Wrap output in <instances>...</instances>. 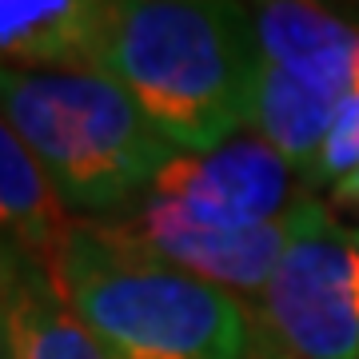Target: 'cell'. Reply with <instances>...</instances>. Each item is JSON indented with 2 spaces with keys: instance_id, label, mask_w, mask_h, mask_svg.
Listing matches in <instances>:
<instances>
[{
  "instance_id": "ba28073f",
  "label": "cell",
  "mask_w": 359,
  "mask_h": 359,
  "mask_svg": "<svg viewBox=\"0 0 359 359\" xmlns=\"http://www.w3.org/2000/svg\"><path fill=\"white\" fill-rule=\"evenodd\" d=\"M120 0H0L4 68H100Z\"/></svg>"
},
{
  "instance_id": "6da1fadb",
  "label": "cell",
  "mask_w": 359,
  "mask_h": 359,
  "mask_svg": "<svg viewBox=\"0 0 359 359\" xmlns=\"http://www.w3.org/2000/svg\"><path fill=\"white\" fill-rule=\"evenodd\" d=\"M292 164L256 132L212 152H176L112 224L168 264L256 299L292 236Z\"/></svg>"
},
{
  "instance_id": "8992f818",
  "label": "cell",
  "mask_w": 359,
  "mask_h": 359,
  "mask_svg": "<svg viewBox=\"0 0 359 359\" xmlns=\"http://www.w3.org/2000/svg\"><path fill=\"white\" fill-rule=\"evenodd\" d=\"M264 60L344 100L359 92V16L332 0H248Z\"/></svg>"
},
{
  "instance_id": "3957f363",
  "label": "cell",
  "mask_w": 359,
  "mask_h": 359,
  "mask_svg": "<svg viewBox=\"0 0 359 359\" xmlns=\"http://www.w3.org/2000/svg\"><path fill=\"white\" fill-rule=\"evenodd\" d=\"M56 283L108 359H252V304L104 219H76Z\"/></svg>"
},
{
  "instance_id": "9c48e42d",
  "label": "cell",
  "mask_w": 359,
  "mask_h": 359,
  "mask_svg": "<svg viewBox=\"0 0 359 359\" xmlns=\"http://www.w3.org/2000/svg\"><path fill=\"white\" fill-rule=\"evenodd\" d=\"M0 219H4V244L48 268H56L76 228L48 172L8 124L0 132Z\"/></svg>"
},
{
  "instance_id": "5bb4252c",
  "label": "cell",
  "mask_w": 359,
  "mask_h": 359,
  "mask_svg": "<svg viewBox=\"0 0 359 359\" xmlns=\"http://www.w3.org/2000/svg\"><path fill=\"white\" fill-rule=\"evenodd\" d=\"M355 248H359V228H355Z\"/></svg>"
},
{
  "instance_id": "277c9868",
  "label": "cell",
  "mask_w": 359,
  "mask_h": 359,
  "mask_svg": "<svg viewBox=\"0 0 359 359\" xmlns=\"http://www.w3.org/2000/svg\"><path fill=\"white\" fill-rule=\"evenodd\" d=\"M0 104L65 208L88 219L124 212L180 152L100 68H4Z\"/></svg>"
},
{
  "instance_id": "7c38bea8",
  "label": "cell",
  "mask_w": 359,
  "mask_h": 359,
  "mask_svg": "<svg viewBox=\"0 0 359 359\" xmlns=\"http://www.w3.org/2000/svg\"><path fill=\"white\" fill-rule=\"evenodd\" d=\"M332 208H339V212H359V172L332 188Z\"/></svg>"
},
{
  "instance_id": "52a82bcc",
  "label": "cell",
  "mask_w": 359,
  "mask_h": 359,
  "mask_svg": "<svg viewBox=\"0 0 359 359\" xmlns=\"http://www.w3.org/2000/svg\"><path fill=\"white\" fill-rule=\"evenodd\" d=\"M0 347L4 359H108L60 292L56 271L8 244L0 268Z\"/></svg>"
},
{
  "instance_id": "4fadbf2b",
  "label": "cell",
  "mask_w": 359,
  "mask_h": 359,
  "mask_svg": "<svg viewBox=\"0 0 359 359\" xmlns=\"http://www.w3.org/2000/svg\"><path fill=\"white\" fill-rule=\"evenodd\" d=\"M332 4H335V0H332ZM344 4H359V0H344Z\"/></svg>"
},
{
  "instance_id": "5b68a950",
  "label": "cell",
  "mask_w": 359,
  "mask_h": 359,
  "mask_svg": "<svg viewBox=\"0 0 359 359\" xmlns=\"http://www.w3.org/2000/svg\"><path fill=\"white\" fill-rule=\"evenodd\" d=\"M252 359H359V248L355 228L299 196L292 236L268 287L252 299Z\"/></svg>"
},
{
  "instance_id": "7a4b0ae2",
  "label": "cell",
  "mask_w": 359,
  "mask_h": 359,
  "mask_svg": "<svg viewBox=\"0 0 359 359\" xmlns=\"http://www.w3.org/2000/svg\"><path fill=\"white\" fill-rule=\"evenodd\" d=\"M259 65L248 0H120L100 56V72L180 152L252 132Z\"/></svg>"
},
{
  "instance_id": "8fae6325",
  "label": "cell",
  "mask_w": 359,
  "mask_h": 359,
  "mask_svg": "<svg viewBox=\"0 0 359 359\" xmlns=\"http://www.w3.org/2000/svg\"><path fill=\"white\" fill-rule=\"evenodd\" d=\"M355 172H359V92H351L335 108V120L327 128V140H323L320 156L299 176V192L304 196L332 192L335 184H344Z\"/></svg>"
},
{
  "instance_id": "30bf717a",
  "label": "cell",
  "mask_w": 359,
  "mask_h": 359,
  "mask_svg": "<svg viewBox=\"0 0 359 359\" xmlns=\"http://www.w3.org/2000/svg\"><path fill=\"white\" fill-rule=\"evenodd\" d=\"M339 100L327 92L304 84L299 76L283 72L276 65H259L256 104H252V132L268 140L276 152L292 164L295 176H304L311 160L320 156L327 128L335 120Z\"/></svg>"
}]
</instances>
